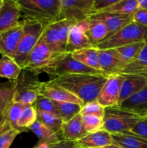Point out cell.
I'll return each mask as SVG.
<instances>
[{"mask_svg":"<svg viewBox=\"0 0 147 148\" xmlns=\"http://www.w3.org/2000/svg\"><path fill=\"white\" fill-rule=\"evenodd\" d=\"M108 77L109 76L105 75L72 74L63 75L48 81L69 90L85 105L96 101Z\"/></svg>","mask_w":147,"mask_h":148,"instance_id":"obj_1","label":"cell"},{"mask_svg":"<svg viewBox=\"0 0 147 148\" xmlns=\"http://www.w3.org/2000/svg\"><path fill=\"white\" fill-rule=\"evenodd\" d=\"M24 20L39 22L46 27L59 20L61 0H17Z\"/></svg>","mask_w":147,"mask_h":148,"instance_id":"obj_2","label":"cell"},{"mask_svg":"<svg viewBox=\"0 0 147 148\" xmlns=\"http://www.w3.org/2000/svg\"><path fill=\"white\" fill-rule=\"evenodd\" d=\"M40 73L47 74L50 79L72 74L104 75L100 71L88 67L76 61L73 58L71 53L69 52L56 54L46 66L37 72L38 75Z\"/></svg>","mask_w":147,"mask_h":148,"instance_id":"obj_3","label":"cell"},{"mask_svg":"<svg viewBox=\"0 0 147 148\" xmlns=\"http://www.w3.org/2000/svg\"><path fill=\"white\" fill-rule=\"evenodd\" d=\"M77 23L69 19H61L50 23L43 29L40 40L46 43L54 53L66 52L70 30Z\"/></svg>","mask_w":147,"mask_h":148,"instance_id":"obj_4","label":"cell"},{"mask_svg":"<svg viewBox=\"0 0 147 148\" xmlns=\"http://www.w3.org/2000/svg\"><path fill=\"white\" fill-rule=\"evenodd\" d=\"M35 72L22 69L18 77L14 80V102L33 105L40 95L44 82L39 79Z\"/></svg>","mask_w":147,"mask_h":148,"instance_id":"obj_5","label":"cell"},{"mask_svg":"<svg viewBox=\"0 0 147 148\" xmlns=\"http://www.w3.org/2000/svg\"><path fill=\"white\" fill-rule=\"evenodd\" d=\"M141 118L138 114L119 106L108 107L105 108L102 130L112 134L130 132Z\"/></svg>","mask_w":147,"mask_h":148,"instance_id":"obj_6","label":"cell"},{"mask_svg":"<svg viewBox=\"0 0 147 148\" xmlns=\"http://www.w3.org/2000/svg\"><path fill=\"white\" fill-rule=\"evenodd\" d=\"M147 40V27L131 22L119 31L95 45L98 49H116Z\"/></svg>","mask_w":147,"mask_h":148,"instance_id":"obj_7","label":"cell"},{"mask_svg":"<svg viewBox=\"0 0 147 148\" xmlns=\"http://www.w3.org/2000/svg\"><path fill=\"white\" fill-rule=\"evenodd\" d=\"M22 21L23 34L13 59L22 69H24L29 55L41 37L45 25L33 20L22 19Z\"/></svg>","mask_w":147,"mask_h":148,"instance_id":"obj_8","label":"cell"},{"mask_svg":"<svg viewBox=\"0 0 147 148\" xmlns=\"http://www.w3.org/2000/svg\"><path fill=\"white\" fill-rule=\"evenodd\" d=\"M94 0H61L59 20L69 19L77 23L87 20L93 14Z\"/></svg>","mask_w":147,"mask_h":148,"instance_id":"obj_9","label":"cell"},{"mask_svg":"<svg viewBox=\"0 0 147 148\" xmlns=\"http://www.w3.org/2000/svg\"><path fill=\"white\" fill-rule=\"evenodd\" d=\"M125 75L118 74L109 76L96 101L104 108L118 106L121 85Z\"/></svg>","mask_w":147,"mask_h":148,"instance_id":"obj_10","label":"cell"},{"mask_svg":"<svg viewBox=\"0 0 147 148\" xmlns=\"http://www.w3.org/2000/svg\"><path fill=\"white\" fill-rule=\"evenodd\" d=\"M99 64L100 70L107 76L118 75L126 66L116 49H99Z\"/></svg>","mask_w":147,"mask_h":148,"instance_id":"obj_11","label":"cell"},{"mask_svg":"<svg viewBox=\"0 0 147 148\" xmlns=\"http://www.w3.org/2000/svg\"><path fill=\"white\" fill-rule=\"evenodd\" d=\"M87 20L78 23L70 30L68 38L66 52L73 53L76 51L94 46L87 34Z\"/></svg>","mask_w":147,"mask_h":148,"instance_id":"obj_12","label":"cell"},{"mask_svg":"<svg viewBox=\"0 0 147 148\" xmlns=\"http://www.w3.org/2000/svg\"><path fill=\"white\" fill-rule=\"evenodd\" d=\"M22 34V20L15 27L0 33V53L13 59Z\"/></svg>","mask_w":147,"mask_h":148,"instance_id":"obj_13","label":"cell"},{"mask_svg":"<svg viewBox=\"0 0 147 148\" xmlns=\"http://www.w3.org/2000/svg\"><path fill=\"white\" fill-rule=\"evenodd\" d=\"M56 54L58 53H53L46 43L39 40L29 55L24 69L31 70L37 74V72L46 66Z\"/></svg>","mask_w":147,"mask_h":148,"instance_id":"obj_14","label":"cell"},{"mask_svg":"<svg viewBox=\"0 0 147 148\" xmlns=\"http://www.w3.org/2000/svg\"><path fill=\"white\" fill-rule=\"evenodd\" d=\"M22 17L17 0H4L0 9V33L15 27Z\"/></svg>","mask_w":147,"mask_h":148,"instance_id":"obj_15","label":"cell"},{"mask_svg":"<svg viewBox=\"0 0 147 148\" xmlns=\"http://www.w3.org/2000/svg\"><path fill=\"white\" fill-rule=\"evenodd\" d=\"M124 75L125 79L121 85L118 106L147 86V75L128 74Z\"/></svg>","mask_w":147,"mask_h":148,"instance_id":"obj_16","label":"cell"},{"mask_svg":"<svg viewBox=\"0 0 147 148\" xmlns=\"http://www.w3.org/2000/svg\"><path fill=\"white\" fill-rule=\"evenodd\" d=\"M87 134L82 122V116L80 114H78L66 122H63L59 133L61 140L71 142L78 141Z\"/></svg>","mask_w":147,"mask_h":148,"instance_id":"obj_17","label":"cell"},{"mask_svg":"<svg viewBox=\"0 0 147 148\" xmlns=\"http://www.w3.org/2000/svg\"><path fill=\"white\" fill-rule=\"evenodd\" d=\"M40 95L46 97L51 101L73 103L79 104L82 106H84L82 101L73 95L71 92L59 85L50 83L49 81L44 82Z\"/></svg>","mask_w":147,"mask_h":148,"instance_id":"obj_18","label":"cell"},{"mask_svg":"<svg viewBox=\"0 0 147 148\" xmlns=\"http://www.w3.org/2000/svg\"><path fill=\"white\" fill-rule=\"evenodd\" d=\"M89 17L99 19L105 23L108 30V36H112L133 22L132 15H124L112 13L97 12L91 14Z\"/></svg>","mask_w":147,"mask_h":148,"instance_id":"obj_19","label":"cell"},{"mask_svg":"<svg viewBox=\"0 0 147 148\" xmlns=\"http://www.w3.org/2000/svg\"><path fill=\"white\" fill-rule=\"evenodd\" d=\"M82 148H99L113 144L112 134L104 130L90 133L84 138L76 141Z\"/></svg>","mask_w":147,"mask_h":148,"instance_id":"obj_20","label":"cell"},{"mask_svg":"<svg viewBox=\"0 0 147 148\" xmlns=\"http://www.w3.org/2000/svg\"><path fill=\"white\" fill-rule=\"evenodd\" d=\"M119 106L142 117L147 112V86L123 101Z\"/></svg>","mask_w":147,"mask_h":148,"instance_id":"obj_21","label":"cell"},{"mask_svg":"<svg viewBox=\"0 0 147 148\" xmlns=\"http://www.w3.org/2000/svg\"><path fill=\"white\" fill-rule=\"evenodd\" d=\"M112 136L114 144L122 148H147V140L130 132Z\"/></svg>","mask_w":147,"mask_h":148,"instance_id":"obj_22","label":"cell"},{"mask_svg":"<svg viewBox=\"0 0 147 148\" xmlns=\"http://www.w3.org/2000/svg\"><path fill=\"white\" fill-rule=\"evenodd\" d=\"M71 54L74 59L85 66L102 72L99 64V49L95 46L76 51Z\"/></svg>","mask_w":147,"mask_h":148,"instance_id":"obj_23","label":"cell"},{"mask_svg":"<svg viewBox=\"0 0 147 148\" xmlns=\"http://www.w3.org/2000/svg\"><path fill=\"white\" fill-rule=\"evenodd\" d=\"M120 74H141L147 75V40L136 57L125 66Z\"/></svg>","mask_w":147,"mask_h":148,"instance_id":"obj_24","label":"cell"},{"mask_svg":"<svg viewBox=\"0 0 147 148\" xmlns=\"http://www.w3.org/2000/svg\"><path fill=\"white\" fill-rule=\"evenodd\" d=\"M87 23V34L94 46L108 37V30L102 20L89 17Z\"/></svg>","mask_w":147,"mask_h":148,"instance_id":"obj_25","label":"cell"},{"mask_svg":"<svg viewBox=\"0 0 147 148\" xmlns=\"http://www.w3.org/2000/svg\"><path fill=\"white\" fill-rule=\"evenodd\" d=\"M14 80L0 82V118L4 116L14 103Z\"/></svg>","mask_w":147,"mask_h":148,"instance_id":"obj_26","label":"cell"},{"mask_svg":"<svg viewBox=\"0 0 147 148\" xmlns=\"http://www.w3.org/2000/svg\"><path fill=\"white\" fill-rule=\"evenodd\" d=\"M30 130L38 137L39 141L46 142L49 145L56 144L61 141L58 133L37 120L31 126Z\"/></svg>","mask_w":147,"mask_h":148,"instance_id":"obj_27","label":"cell"},{"mask_svg":"<svg viewBox=\"0 0 147 148\" xmlns=\"http://www.w3.org/2000/svg\"><path fill=\"white\" fill-rule=\"evenodd\" d=\"M138 9V0H118L115 4L99 12L132 15Z\"/></svg>","mask_w":147,"mask_h":148,"instance_id":"obj_28","label":"cell"},{"mask_svg":"<svg viewBox=\"0 0 147 148\" xmlns=\"http://www.w3.org/2000/svg\"><path fill=\"white\" fill-rule=\"evenodd\" d=\"M22 68L15 61L9 56H2L0 59V77L10 80H15L18 77Z\"/></svg>","mask_w":147,"mask_h":148,"instance_id":"obj_29","label":"cell"},{"mask_svg":"<svg viewBox=\"0 0 147 148\" xmlns=\"http://www.w3.org/2000/svg\"><path fill=\"white\" fill-rule=\"evenodd\" d=\"M53 101L56 109L57 111L59 116L63 120V122L69 121L76 115L80 114L82 106L79 104L68 102H59Z\"/></svg>","mask_w":147,"mask_h":148,"instance_id":"obj_30","label":"cell"},{"mask_svg":"<svg viewBox=\"0 0 147 148\" xmlns=\"http://www.w3.org/2000/svg\"><path fill=\"white\" fill-rule=\"evenodd\" d=\"M37 121V111L33 105L29 106L22 113L17 121V128L20 132L30 131L31 126Z\"/></svg>","mask_w":147,"mask_h":148,"instance_id":"obj_31","label":"cell"},{"mask_svg":"<svg viewBox=\"0 0 147 148\" xmlns=\"http://www.w3.org/2000/svg\"><path fill=\"white\" fill-rule=\"evenodd\" d=\"M145 43L146 41L132 43V44L116 48V50L118 51L122 60L125 62L127 65L136 57L140 51L142 49V48L145 45Z\"/></svg>","mask_w":147,"mask_h":148,"instance_id":"obj_32","label":"cell"},{"mask_svg":"<svg viewBox=\"0 0 147 148\" xmlns=\"http://www.w3.org/2000/svg\"><path fill=\"white\" fill-rule=\"evenodd\" d=\"M37 120L59 134L63 121L59 116L50 113L37 111Z\"/></svg>","mask_w":147,"mask_h":148,"instance_id":"obj_33","label":"cell"},{"mask_svg":"<svg viewBox=\"0 0 147 148\" xmlns=\"http://www.w3.org/2000/svg\"><path fill=\"white\" fill-rule=\"evenodd\" d=\"M30 105H26V104L21 103L14 102L10 107L9 110L7 111L5 116L7 117V120L10 122L12 128L14 130H18L17 128V121L20 119L22 113L27 107ZM19 131V130H18Z\"/></svg>","mask_w":147,"mask_h":148,"instance_id":"obj_34","label":"cell"},{"mask_svg":"<svg viewBox=\"0 0 147 148\" xmlns=\"http://www.w3.org/2000/svg\"><path fill=\"white\" fill-rule=\"evenodd\" d=\"M84 127L88 134L99 131L103 128V119L96 116H82Z\"/></svg>","mask_w":147,"mask_h":148,"instance_id":"obj_35","label":"cell"},{"mask_svg":"<svg viewBox=\"0 0 147 148\" xmlns=\"http://www.w3.org/2000/svg\"><path fill=\"white\" fill-rule=\"evenodd\" d=\"M33 106L37 111L50 113L59 116L53 101L42 95H39L37 96V99Z\"/></svg>","mask_w":147,"mask_h":148,"instance_id":"obj_36","label":"cell"},{"mask_svg":"<svg viewBox=\"0 0 147 148\" xmlns=\"http://www.w3.org/2000/svg\"><path fill=\"white\" fill-rule=\"evenodd\" d=\"M79 114L81 116H96L103 119L105 115V108L102 107L97 101H94L84 105Z\"/></svg>","mask_w":147,"mask_h":148,"instance_id":"obj_37","label":"cell"},{"mask_svg":"<svg viewBox=\"0 0 147 148\" xmlns=\"http://www.w3.org/2000/svg\"><path fill=\"white\" fill-rule=\"evenodd\" d=\"M21 132L20 131L14 129H11L7 132L4 133L0 136V148H10L14 139Z\"/></svg>","mask_w":147,"mask_h":148,"instance_id":"obj_38","label":"cell"},{"mask_svg":"<svg viewBox=\"0 0 147 148\" xmlns=\"http://www.w3.org/2000/svg\"><path fill=\"white\" fill-rule=\"evenodd\" d=\"M130 132L137 134L147 140V116H143L130 130Z\"/></svg>","mask_w":147,"mask_h":148,"instance_id":"obj_39","label":"cell"},{"mask_svg":"<svg viewBox=\"0 0 147 148\" xmlns=\"http://www.w3.org/2000/svg\"><path fill=\"white\" fill-rule=\"evenodd\" d=\"M132 20L137 24L147 27V10L138 9L132 14Z\"/></svg>","mask_w":147,"mask_h":148,"instance_id":"obj_40","label":"cell"},{"mask_svg":"<svg viewBox=\"0 0 147 148\" xmlns=\"http://www.w3.org/2000/svg\"><path fill=\"white\" fill-rule=\"evenodd\" d=\"M118 0H94L92 10L93 14L102 11L112 4H115Z\"/></svg>","mask_w":147,"mask_h":148,"instance_id":"obj_41","label":"cell"},{"mask_svg":"<svg viewBox=\"0 0 147 148\" xmlns=\"http://www.w3.org/2000/svg\"><path fill=\"white\" fill-rule=\"evenodd\" d=\"M50 148H82L79 146L76 142L61 140L60 143L50 145Z\"/></svg>","mask_w":147,"mask_h":148,"instance_id":"obj_42","label":"cell"},{"mask_svg":"<svg viewBox=\"0 0 147 148\" xmlns=\"http://www.w3.org/2000/svg\"><path fill=\"white\" fill-rule=\"evenodd\" d=\"M12 128L10 122H9L5 116L0 118V136L2 135L4 133L7 132V131L10 130Z\"/></svg>","mask_w":147,"mask_h":148,"instance_id":"obj_43","label":"cell"},{"mask_svg":"<svg viewBox=\"0 0 147 148\" xmlns=\"http://www.w3.org/2000/svg\"><path fill=\"white\" fill-rule=\"evenodd\" d=\"M33 148H50V145L43 141H39Z\"/></svg>","mask_w":147,"mask_h":148,"instance_id":"obj_44","label":"cell"},{"mask_svg":"<svg viewBox=\"0 0 147 148\" xmlns=\"http://www.w3.org/2000/svg\"><path fill=\"white\" fill-rule=\"evenodd\" d=\"M138 7L141 10H147V0H138Z\"/></svg>","mask_w":147,"mask_h":148,"instance_id":"obj_45","label":"cell"},{"mask_svg":"<svg viewBox=\"0 0 147 148\" xmlns=\"http://www.w3.org/2000/svg\"><path fill=\"white\" fill-rule=\"evenodd\" d=\"M99 148H122L120 147H119V146H118L117 145L115 144H111V145H106V146H104V147H99Z\"/></svg>","mask_w":147,"mask_h":148,"instance_id":"obj_46","label":"cell"},{"mask_svg":"<svg viewBox=\"0 0 147 148\" xmlns=\"http://www.w3.org/2000/svg\"><path fill=\"white\" fill-rule=\"evenodd\" d=\"M3 1H4V0H0V9H1V6H2Z\"/></svg>","mask_w":147,"mask_h":148,"instance_id":"obj_47","label":"cell"},{"mask_svg":"<svg viewBox=\"0 0 147 148\" xmlns=\"http://www.w3.org/2000/svg\"><path fill=\"white\" fill-rule=\"evenodd\" d=\"M143 116H147V112L145 113V114H143L142 117H143Z\"/></svg>","mask_w":147,"mask_h":148,"instance_id":"obj_48","label":"cell"}]
</instances>
